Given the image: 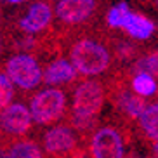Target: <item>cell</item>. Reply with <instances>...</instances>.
<instances>
[{
    "label": "cell",
    "mask_w": 158,
    "mask_h": 158,
    "mask_svg": "<svg viewBox=\"0 0 158 158\" xmlns=\"http://www.w3.org/2000/svg\"><path fill=\"white\" fill-rule=\"evenodd\" d=\"M70 61L77 68V73L84 77H98L110 66V52L102 44L84 38L73 44L70 51Z\"/></svg>",
    "instance_id": "1"
},
{
    "label": "cell",
    "mask_w": 158,
    "mask_h": 158,
    "mask_svg": "<svg viewBox=\"0 0 158 158\" xmlns=\"http://www.w3.org/2000/svg\"><path fill=\"white\" fill-rule=\"evenodd\" d=\"M30 113L33 123L37 125H52L66 111V94L59 87L49 85L38 90L30 101Z\"/></svg>",
    "instance_id": "2"
},
{
    "label": "cell",
    "mask_w": 158,
    "mask_h": 158,
    "mask_svg": "<svg viewBox=\"0 0 158 158\" xmlns=\"http://www.w3.org/2000/svg\"><path fill=\"white\" fill-rule=\"evenodd\" d=\"M5 75L23 90H33L42 84V68L38 61L30 54H16L5 63Z\"/></svg>",
    "instance_id": "3"
},
{
    "label": "cell",
    "mask_w": 158,
    "mask_h": 158,
    "mask_svg": "<svg viewBox=\"0 0 158 158\" xmlns=\"http://www.w3.org/2000/svg\"><path fill=\"white\" fill-rule=\"evenodd\" d=\"M104 104V89L99 82L87 80L80 84L73 92L71 110L73 115L85 116V118H96Z\"/></svg>",
    "instance_id": "4"
},
{
    "label": "cell",
    "mask_w": 158,
    "mask_h": 158,
    "mask_svg": "<svg viewBox=\"0 0 158 158\" xmlns=\"http://www.w3.org/2000/svg\"><path fill=\"white\" fill-rule=\"evenodd\" d=\"M90 155L96 158H122L125 155L123 135L113 127L96 130L90 139Z\"/></svg>",
    "instance_id": "5"
},
{
    "label": "cell",
    "mask_w": 158,
    "mask_h": 158,
    "mask_svg": "<svg viewBox=\"0 0 158 158\" xmlns=\"http://www.w3.org/2000/svg\"><path fill=\"white\" fill-rule=\"evenodd\" d=\"M33 118L30 108L23 102H9L0 110V129L9 135H24L31 129Z\"/></svg>",
    "instance_id": "6"
},
{
    "label": "cell",
    "mask_w": 158,
    "mask_h": 158,
    "mask_svg": "<svg viewBox=\"0 0 158 158\" xmlns=\"http://www.w3.org/2000/svg\"><path fill=\"white\" fill-rule=\"evenodd\" d=\"M77 148V135L70 127L56 125L44 134V151L51 156H64Z\"/></svg>",
    "instance_id": "7"
},
{
    "label": "cell",
    "mask_w": 158,
    "mask_h": 158,
    "mask_svg": "<svg viewBox=\"0 0 158 158\" xmlns=\"http://www.w3.org/2000/svg\"><path fill=\"white\" fill-rule=\"evenodd\" d=\"M96 10V0H59L56 16L66 24H78L90 18Z\"/></svg>",
    "instance_id": "8"
},
{
    "label": "cell",
    "mask_w": 158,
    "mask_h": 158,
    "mask_svg": "<svg viewBox=\"0 0 158 158\" xmlns=\"http://www.w3.org/2000/svg\"><path fill=\"white\" fill-rule=\"evenodd\" d=\"M52 14H54V10L49 4L35 2V4L30 5L28 12L19 19V28L24 33H30V35L40 33L52 23Z\"/></svg>",
    "instance_id": "9"
},
{
    "label": "cell",
    "mask_w": 158,
    "mask_h": 158,
    "mask_svg": "<svg viewBox=\"0 0 158 158\" xmlns=\"http://www.w3.org/2000/svg\"><path fill=\"white\" fill-rule=\"evenodd\" d=\"M75 77H77V68L70 59H64V57L54 59L42 71V82H45L47 85H54V87L70 84L75 80Z\"/></svg>",
    "instance_id": "10"
},
{
    "label": "cell",
    "mask_w": 158,
    "mask_h": 158,
    "mask_svg": "<svg viewBox=\"0 0 158 158\" xmlns=\"http://www.w3.org/2000/svg\"><path fill=\"white\" fill-rule=\"evenodd\" d=\"M122 28L127 31L129 37L135 38V40H148L155 33V23L146 16L130 10Z\"/></svg>",
    "instance_id": "11"
},
{
    "label": "cell",
    "mask_w": 158,
    "mask_h": 158,
    "mask_svg": "<svg viewBox=\"0 0 158 158\" xmlns=\"http://www.w3.org/2000/svg\"><path fill=\"white\" fill-rule=\"evenodd\" d=\"M137 120H139V125L144 134L148 135L149 139L156 141L158 139V102L146 104Z\"/></svg>",
    "instance_id": "12"
},
{
    "label": "cell",
    "mask_w": 158,
    "mask_h": 158,
    "mask_svg": "<svg viewBox=\"0 0 158 158\" xmlns=\"http://www.w3.org/2000/svg\"><path fill=\"white\" fill-rule=\"evenodd\" d=\"M0 155L9 158H40L44 155V151L33 141H18L12 146H9V149L5 153H0Z\"/></svg>",
    "instance_id": "13"
},
{
    "label": "cell",
    "mask_w": 158,
    "mask_h": 158,
    "mask_svg": "<svg viewBox=\"0 0 158 158\" xmlns=\"http://www.w3.org/2000/svg\"><path fill=\"white\" fill-rule=\"evenodd\" d=\"M132 90L141 98H151L158 90L156 78L146 71H135V77L132 78Z\"/></svg>",
    "instance_id": "14"
},
{
    "label": "cell",
    "mask_w": 158,
    "mask_h": 158,
    "mask_svg": "<svg viewBox=\"0 0 158 158\" xmlns=\"http://www.w3.org/2000/svg\"><path fill=\"white\" fill-rule=\"evenodd\" d=\"M146 102L143 101L141 96L137 94H129V92H122L118 98V108L125 113L129 118H139V115L143 113Z\"/></svg>",
    "instance_id": "15"
},
{
    "label": "cell",
    "mask_w": 158,
    "mask_h": 158,
    "mask_svg": "<svg viewBox=\"0 0 158 158\" xmlns=\"http://www.w3.org/2000/svg\"><path fill=\"white\" fill-rule=\"evenodd\" d=\"M130 12V7L125 4V2H118V4H115L110 9V12H108L106 16V23L110 28H122L123 26V23H125L127 16H129Z\"/></svg>",
    "instance_id": "16"
},
{
    "label": "cell",
    "mask_w": 158,
    "mask_h": 158,
    "mask_svg": "<svg viewBox=\"0 0 158 158\" xmlns=\"http://www.w3.org/2000/svg\"><path fill=\"white\" fill-rule=\"evenodd\" d=\"M135 71H146V73L153 75L155 78H158V49L148 54L146 57L139 59L135 63Z\"/></svg>",
    "instance_id": "17"
},
{
    "label": "cell",
    "mask_w": 158,
    "mask_h": 158,
    "mask_svg": "<svg viewBox=\"0 0 158 158\" xmlns=\"http://www.w3.org/2000/svg\"><path fill=\"white\" fill-rule=\"evenodd\" d=\"M14 99V84L5 73H0V110H4Z\"/></svg>",
    "instance_id": "18"
},
{
    "label": "cell",
    "mask_w": 158,
    "mask_h": 158,
    "mask_svg": "<svg viewBox=\"0 0 158 158\" xmlns=\"http://www.w3.org/2000/svg\"><path fill=\"white\" fill-rule=\"evenodd\" d=\"M96 123V118H85V116H71V125L77 130H89L90 127H94Z\"/></svg>",
    "instance_id": "19"
},
{
    "label": "cell",
    "mask_w": 158,
    "mask_h": 158,
    "mask_svg": "<svg viewBox=\"0 0 158 158\" xmlns=\"http://www.w3.org/2000/svg\"><path fill=\"white\" fill-rule=\"evenodd\" d=\"M153 153L158 156V139H156V141H153Z\"/></svg>",
    "instance_id": "20"
},
{
    "label": "cell",
    "mask_w": 158,
    "mask_h": 158,
    "mask_svg": "<svg viewBox=\"0 0 158 158\" xmlns=\"http://www.w3.org/2000/svg\"><path fill=\"white\" fill-rule=\"evenodd\" d=\"M9 4H21V2H24V0H7Z\"/></svg>",
    "instance_id": "21"
},
{
    "label": "cell",
    "mask_w": 158,
    "mask_h": 158,
    "mask_svg": "<svg viewBox=\"0 0 158 158\" xmlns=\"http://www.w3.org/2000/svg\"><path fill=\"white\" fill-rule=\"evenodd\" d=\"M0 51H2V44H0Z\"/></svg>",
    "instance_id": "22"
},
{
    "label": "cell",
    "mask_w": 158,
    "mask_h": 158,
    "mask_svg": "<svg viewBox=\"0 0 158 158\" xmlns=\"http://www.w3.org/2000/svg\"><path fill=\"white\" fill-rule=\"evenodd\" d=\"M156 4H158V0H156Z\"/></svg>",
    "instance_id": "23"
}]
</instances>
